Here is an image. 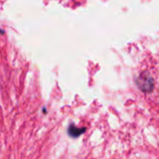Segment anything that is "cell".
Listing matches in <instances>:
<instances>
[{"mask_svg": "<svg viewBox=\"0 0 159 159\" xmlns=\"http://www.w3.org/2000/svg\"><path fill=\"white\" fill-rule=\"evenodd\" d=\"M86 131V128H82V129H78L76 128L75 126L74 125H71L69 127V129H68V133L71 137L73 138H77L79 137L81 134H83L84 132Z\"/></svg>", "mask_w": 159, "mask_h": 159, "instance_id": "7a4b0ae2", "label": "cell"}, {"mask_svg": "<svg viewBox=\"0 0 159 159\" xmlns=\"http://www.w3.org/2000/svg\"><path fill=\"white\" fill-rule=\"evenodd\" d=\"M137 87L144 93H152L155 89V80L148 71L140 74L135 79Z\"/></svg>", "mask_w": 159, "mask_h": 159, "instance_id": "6da1fadb", "label": "cell"}]
</instances>
